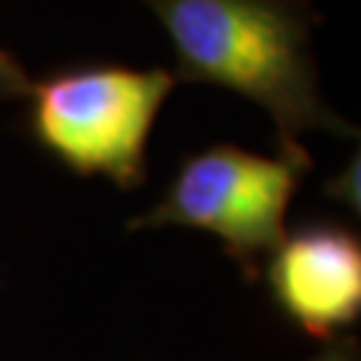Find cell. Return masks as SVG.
<instances>
[{"instance_id":"1","label":"cell","mask_w":361,"mask_h":361,"mask_svg":"<svg viewBox=\"0 0 361 361\" xmlns=\"http://www.w3.org/2000/svg\"><path fill=\"white\" fill-rule=\"evenodd\" d=\"M174 49V75L209 83L259 104L276 126L279 150L300 134L359 137L326 104L313 56L322 13L310 0H140Z\"/></svg>"},{"instance_id":"2","label":"cell","mask_w":361,"mask_h":361,"mask_svg":"<svg viewBox=\"0 0 361 361\" xmlns=\"http://www.w3.org/2000/svg\"><path fill=\"white\" fill-rule=\"evenodd\" d=\"M169 67L73 62L32 78L25 129L46 155L78 177H104L121 190L147 182V142L177 89Z\"/></svg>"},{"instance_id":"3","label":"cell","mask_w":361,"mask_h":361,"mask_svg":"<svg viewBox=\"0 0 361 361\" xmlns=\"http://www.w3.org/2000/svg\"><path fill=\"white\" fill-rule=\"evenodd\" d=\"M310 169L313 158L302 145L279 155L228 142L209 145L185 153L161 201L129 219L126 231L177 225L212 233L246 281L255 284L262 259L284 238L289 204Z\"/></svg>"},{"instance_id":"4","label":"cell","mask_w":361,"mask_h":361,"mask_svg":"<svg viewBox=\"0 0 361 361\" xmlns=\"http://www.w3.org/2000/svg\"><path fill=\"white\" fill-rule=\"evenodd\" d=\"M273 305L302 335L335 340L361 316V241L335 219L284 233L262 273Z\"/></svg>"},{"instance_id":"5","label":"cell","mask_w":361,"mask_h":361,"mask_svg":"<svg viewBox=\"0 0 361 361\" xmlns=\"http://www.w3.org/2000/svg\"><path fill=\"white\" fill-rule=\"evenodd\" d=\"M30 73L16 54L0 49V99H25L30 91Z\"/></svg>"},{"instance_id":"6","label":"cell","mask_w":361,"mask_h":361,"mask_svg":"<svg viewBox=\"0 0 361 361\" xmlns=\"http://www.w3.org/2000/svg\"><path fill=\"white\" fill-rule=\"evenodd\" d=\"M350 188H353V190L359 188V158H353V166L345 169V171L340 174V180L326 185V195L340 198L343 204L353 207V212H359V195L350 193Z\"/></svg>"},{"instance_id":"7","label":"cell","mask_w":361,"mask_h":361,"mask_svg":"<svg viewBox=\"0 0 361 361\" xmlns=\"http://www.w3.org/2000/svg\"><path fill=\"white\" fill-rule=\"evenodd\" d=\"M310 361H361L359 356V340L356 337L340 335L329 340Z\"/></svg>"}]
</instances>
